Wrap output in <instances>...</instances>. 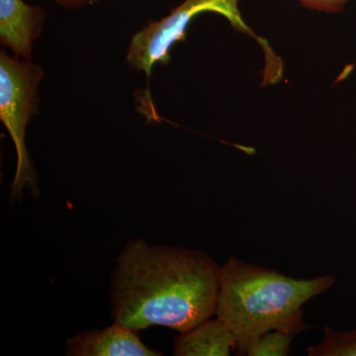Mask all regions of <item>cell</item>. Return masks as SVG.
<instances>
[{
    "label": "cell",
    "instance_id": "obj_1",
    "mask_svg": "<svg viewBox=\"0 0 356 356\" xmlns=\"http://www.w3.org/2000/svg\"><path fill=\"white\" fill-rule=\"evenodd\" d=\"M220 266L203 250L129 242L112 280V317L138 332L163 325L179 334L216 313Z\"/></svg>",
    "mask_w": 356,
    "mask_h": 356
},
{
    "label": "cell",
    "instance_id": "obj_2",
    "mask_svg": "<svg viewBox=\"0 0 356 356\" xmlns=\"http://www.w3.org/2000/svg\"><path fill=\"white\" fill-rule=\"evenodd\" d=\"M331 275L297 280L231 257L220 267L217 318L233 332L236 355H247L257 337L271 331L306 329L303 305L334 285Z\"/></svg>",
    "mask_w": 356,
    "mask_h": 356
},
{
    "label": "cell",
    "instance_id": "obj_3",
    "mask_svg": "<svg viewBox=\"0 0 356 356\" xmlns=\"http://www.w3.org/2000/svg\"><path fill=\"white\" fill-rule=\"evenodd\" d=\"M44 77L41 65L0 51V120L6 126L17 156L11 184V198L20 199L26 186L36 191L37 177L26 146V131L38 112L39 86Z\"/></svg>",
    "mask_w": 356,
    "mask_h": 356
},
{
    "label": "cell",
    "instance_id": "obj_4",
    "mask_svg": "<svg viewBox=\"0 0 356 356\" xmlns=\"http://www.w3.org/2000/svg\"><path fill=\"white\" fill-rule=\"evenodd\" d=\"M205 13L224 16L235 29L261 41L243 20L238 0H184L168 16L149 21L134 35L127 54V63L131 69L143 72L149 76L156 65L168 64L172 47L186 39L187 28L191 21Z\"/></svg>",
    "mask_w": 356,
    "mask_h": 356
},
{
    "label": "cell",
    "instance_id": "obj_5",
    "mask_svg": "<svg viewBox=\"0 0 356 356\" xmlns=\"http://www.w3.org/2000/svg\"><path fill=\"white\" fill-rule=\"evenodd\" d=\"M46 13L23 0H0V42L16 58L31 60L33 43L41 36Z\"/></svg>",
    "mask_w": 356,
    "mask_h": 356
},
{
    "label": "cell",
    "instance_id": "obj_6",
    "mask_svg": "<svg viewBox=\"0 0 356 356\" xmlns=\"http://www.w3.org/2000/svg\"><path fill=\"white\" fill-rule=\"evenodd\" d=\"M67 355L74 356H158L138 337L137 332L115 322L103 330L81 332L67 341Z\"/></svg>",
    "mask_w": 356,
    "mask_h": 356
},
{
    "label": "cell",
    "instance_id": "obj_7",
    "mask_svg": "<svg viewBox=\"0 0 356 356\" xmlns=\"http://www.w3.org/2000/svg\"><path fill=\"white\" fill-rule=\"evenodd\" d=\"M236 350L233 332L219 318L206 320L181 332L175 339L173 355L177 356H228Z\"/></svg>",
    "mask_w": 356,
    "mask_h": 356
},
{
    "label": "cell",
    "instance_id": "obj_8",
    "mask_svg": "<svg viewBox=\"0 0 356 356\" xmlns=\"http://www.w3.org/2000/svg\"><path fill=\"white\" fill-rule=\"evenodd\" d=\"M308 355L356 356V330L336 332L325 327L322 341L308 348Z\"/></svg>",
    "mask_w": 356,
    "mask_h": 356
},
{
    "label": "cell",
    "instance_id": "obj_9",
    "mask_svg": "<svg viewBox=\"0 0 356 356\" xmlns=\"http://www.w3.org/2000/svg\"><path fill=\"white\" fill-rule=\"evenodd\" d=\"M295 336L281 331H271L257 337L248 346V356H286Z\"/></svg>",
    "mask_w": 356,
    "mask_h": 356
},
{
    "label": "cell",
    "instance_id": "obj_10",
    "mask_svg": "<svg viewBox=\"0 0 356 356\" xmlns=\"http://www.w3.org/2000/svg\"><path fill=\"white\" fill-rule=\"evenodd\" d=\"M306 8L327 13H339L350 0H297Z\"/></svg>",
    "mask_w": 356,
    "mask_h": 356
},
{
    "label": "cell",
    "instance_id": "obj_11",
    "mask_svg": "<svg viewBox=\"0 0 356 356\" xmlns=\"http://www.w3.org/2000/svg\"><path fill=\"white\" fill-rule=\"evenodd\" d=\"M58 6L65 7L67 9H79L81 7L92 6V4L98 3L102 0H53Z\"/></svg>",
    "mask_w": 356,
    "mask_h": 356
}]
</instances>
